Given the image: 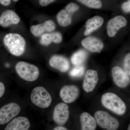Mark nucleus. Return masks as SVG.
<instances>
[{"mask_svg": "<svg viewBox=\"0 0 130 130\" xmlns=\"http://www.w3.org/2000/svg\"><path fill=\"white\" fill-rule=\"evenodd\" d=\"M121 8L123 11L125 12H130V0H128L126 2L124 3L122 5Z\"/></svg>", "mask_w": 130, "mask_h": 130, "instance_id": "nucleus-25", "label": "nucleus"}, {"mask_svg": "<svg viewBox=\"0 0 130 130\" xmlns=\"http://www.w3.org/2000/svg\"><path fill=\"white\" fill-rule=\"evenodd\" d=\"M3 41L4 46L12 55L19 56L24 53L26 42L24 38L20 34L8 33L5 35Z\"/></svg>", "mask_w": 130, "mask_h": 130, "instance_id": "nucleus-1", "label": "nucleus"}, {"mask_svg": "<svg viewBox=\"0 0 130 130\" xmlns=\"http://www.w3.org/2000/svg\"><path fill=\"white\" fill-rule=\"evenodd\" d=\"M13 1L17 2L19 0H13ZM11 0H0V3L3 6H7L10 5L11 3Z\"/></svg>", "mask_w": 130, "mask_h": 130, "instance_id": "nucleus-27", "label": "nucleus"}, {"mask_svg": "<svg viewBox=\"0 0 130 130\" xmlns=\"http://www.w3.org/2000/svg\"><path fill=\"white\" fill-rule=\"evenodd\" d=\"M30 98L34 105L43 108L48 107L52 101V97L50 93L42 86L36 87L32 90Z\"/></svg>", "mask_w": 130, "mask_h": 130, "instance_id": "nucleus-4", "label": "nucleus"}, {"mask_svg": "<svg viewBox=\"0 0 130 130\" xmlns=\"http://www.w3.org/2000/svg\"><path fill=\"white\" fill-rule=\"evenodd\" d=\"M5 88L4 84L0 82V98L2 97L5 93Z\"/></svg>", "mask_w": 130, "mask_h": 130, "instance_id": "nucleus-28", "label": "nucleus"}, {"mask_svg": "<svg viewBox=\"0 0 130 130\" xmlns=\"http://www.w3.org/2000/svg\"><path fill=\"white\" fill-rule=\"evenodd\" d=\"M70 115L69 107L65 103L61 102L56 105L54 109L53 119L55 123L63 125L68 120Z\"/></svg>", "mask_w": 130, "mask_h": 130, "instance_id": "nucleus-8", "label": "nucleus"}, {"mask_svg": "<svg viewBox=\"0 0 130 130\" xmlns=\"http://www.w3.org/2000/svg\"><path fill=\"white\" fill-rule=\"evenodd\" d=\"M124 72L129 76L130 74V54L128 53L126 56L124 60Z\"/></svg>", "mask_w": 130, "mask_h": 130, "instance_id": "nucleus-24", "label": "nucleus"}, {"mask_svg": "<svg viewBox=\"0 0 130 130\" xmlns=\"http://www.w3.org/2000/svg\"><path fill=\"white\" fill-rule=\"evenodd\" d=\"M99 81L97 72L95 70H89L86 72L83 83V88L87 93L92 92Z\"/></svg>", "mask_w": 130, "mask_h": 130, "instance_id": "nucleus-12", "label": "nucleus"}, {"mask_svg": "<svg viewBox=\"0 0 130 130\" xmlns=\"http://www.w3.org/2000/svg\"><path fill=\"white\" fill-rule=\"evenodd\" d=\"M127 21L124 16L119 15L114 17L108 21L107 24V33L108 36L112 37L116 35L121 28L127 25Z\"/></svg>", "mask_w": 130, "mask_h": 130, "instance_id": "nucleus-9", "label": "nucleus"}, {"mask_svg": "<svg viewBox=\"0 0 130 130\" xmlns=\"http://www.w3.org/2000/svg\"><path fill=\"white\" fill-rule=\"evenodd\" d=\"M128 130H130V125H129V126H128Z\"/></svg>", "mask_w": 130, "mask_h": 130, "instance_id": "nucleus-30", "label": "nucleus"}, {"mask_svg": "<svg viewBox=\"0 0 130 130\" xmlns=\"http://www.w3.org/2000/svg\"><path fill=\"white\" fill-rule=\"evenodd\" d=\"M104 22V20L101 16H96L89 19L86 23V29L84 35L87 36L90 35L101 27Z\"/></svg>", "mask_w": 130, "mask_h": 130, "instance_id": "nucleus-18", "label": "nucleus"}, {"mask_svg": "<svg viewBox=\"0 0 130 130\" xmlns=\"http://www.w3.org/2000/svg\"><path fill=\"white\" fill-rule=\"evenodd\" d=\"M94 118L100 127L107 130H116L119 126L118 121L105 111H97L95 113Z\"/></svg>", "mask_w": 130, "mask_h": 130, "instance_id": "nucleus-5", "label": "nucleus"}, {"mask_svg": "<svg viewBox=\"0 0 130 130\" xmlns=\"http://www.w3.org/2000/svg\"><path fill=\"white\" fill-rule=\"evenodd\" d=\"M112 75L114 82L118 87L124 88L130 83V76L119 66L114 67L112 70Z\"/></svg>", "mask_w": 130, "mask_h": 130, "instance_id": "nucleus-11", "label": "nucleus"}, {"mask_svg": "<svg viewBox=\"0 0 130 130\" xmlns=\"http://www.w3.org/2000/svg\"><path fill=\"white\" fill-rule=\"evenodd\" d=\"M79 90L76 85H67L63 86L60 92L61 98L66 103H71L77 99Z\"/></svg>", "mask_w": 130, "mask_h": 130, "instance_id": "nucleus-10", "label": "nucleus"}, {"mask_svg": "<svg viewBox=\"0 0 130 130\" xmlns=\"http://www.w3.org/2000/svg\"><path fill=\"white\" fill-rule=\"evenodd\" d=\"M55 0H39V4L42 7H45L48 6L54 2Z\"/></svg>", "mask_w": 130, "mask_h": 130, "instance_id": "nucleus-26", "label": "nucleus"}, {"mask_svg": "<svg viewBox=\"0 0 130 130\" xmlns=\"http://www.w3.org/2000/svg\"><path fill=\"white\" fill-rule=\"evenodd\" d=\"M101 103L103 106L107 109L118 115H123L126 112L125 103L115 93L109 92L103 95Z\"/></svg>", "mask_w": 130, "mask_h": 130, "instance_id": "nucleus-2", "label": "nucleus"}, {"mask_svg": "<svg viewBox=\"0 0 130 130\" xmlns=\"http://www.w3.org/2000/svg\"><path fill=\"white\" fill-rule=\"evenodd\" d=\"M54 130H68L66 128L61 126H58L55 128Z\"/></svg>", "mask_w": 130, "mask_h": 130, "instance_id": "nucleus-29", "label": "nucleus"}, {"mask_svg": "<svg viewBox=\"0 0 130 130\" xmlns=\"http://www.w3.org/2000/svg\"><path fill=\"white\" fill-rule=\"evenodd\" d=\"M87 54L84 50H79L74 53L71 58V62L75 66L81 65L86 60Z\"/></svg>", "mask_w": 130, "mask_h": 130, "instance_id": "nucleus-21", "label": "nucleus"}, {"mask_svg": "<svg viewBox=\"0 0 130 130\" xmlns=\"http://www.w3.org/2000/svg\"><path fill=\"white\" fill-rule=\"evenodd\" d=\"M20 21L19 15L12 10H6L0 16V26L3 28H7L10 26L17 24Z\"/></svg>", "mask_w": 130, "mask_h": 130, "instance_id": "nucleus-14", "label": "nucleus"}, {"mask_svg": "<svg viewBox=\"0 0 130 130\" xmlns=\"http://www.w3.org/2000/svg\"><path fill=\"white\" fill-rule=\"evenodd\" d=\"M15 70L22 79L29 82L36 80L40 74L39 69L36 66L25 61H19L17 63Z\"/></svg>", "mask_w": 130, "mask_h": 130, "instance_id": "nucleus-3", "label": "nucleus"}, {"mask_svg": "<svg viewBox=\"0 0 130 130\" xmlns=\"http://www.w3.org/2000/svg\"><path fill=\"white\" fill-rule=\"evenodd\" d=\"M56 25L51 20L46 21L42 23L32 25L30 28L31 32L36 37L41 36L44 32H51L55 30Z\"/></svg>", "mask_w": 130, "mask_h": 130, "instance_id": "nucleus-15", "label": "nucleus"}, {"mask_svg": "<svg viewBox=\"0 0 130 130\" xmlns=\"http://www.w3.org/2000/svg\"><path fill=\"white\" fill-rule=\"evenodd\" d=\"M82 130H95L97 123L94 118L87 112L83 113L80 116Z\"/></svg>", "mask_w": 130, "mask_h": 130, "instance_id": "nucleus-19", "label": "nucleus"}, {"mask_svg": "<svg viewBox=\"0 0 130 130\" xmlns=\"http://www.w3.org/2000/svg\"><path fill=\"white\" fill-rule=\"evenodd\" d=\"M63 36L61 33L59 32L45 33L42 35L40 42L42 45L47 46L51 43H59L62 42Z\"/></svg>", "mask_w": 130, "mask_h": 130, "instance_id": "nucleus-20", "label": "nucleus"}, {"mask_svg": "<svg viewBox=\"0 0 130 130\" xmlns=\"http://www.w3.org/2000/svg\"><path fill=\"white\" fill-rule=\"evenodd\" d=\"M30 127V123L28 119L20 116L10 121L4 130H28Z\"/></svg>", "mask_w": 130, "mask_h": 130, "instance_id": "nucleus-17", "label": "nucleus"}, {"mask_svg": "<svg viewBox=\"0 0 130 130\" xmlns=\"http://www.w3.org/2000/svg\"><path fill=\"white\" fill-rule=\"evenodd\" d=\"M79 9V7L74 3H70L67 5L64 9L60 10L56 15L59 24L62 27L70 25L72 21L73 14Z\"/></svg>", "mask_w": 130, "mask_h": 130, "instance_id": "nucleus-6", "label": "nucleus"}, {"mask_svg": "<svg viewBox=\"0 0 130 130\" xmlns=\"http://www.w3.org/2000/svg\"><path fill=\"white\" fill-rule=\"evenodd\" d=\"M49 63L51 67L61 72H67L70 69L69 61L67 59L61 55H55L52 56L50 59Z\"/></svg>", "mask_w": 130, "mask_h": 130, "instance_id": "nucleus-16", "label": "nucleus"}, {"mask_svg": "<svg viewBox=\"0 0 130 130\" xmlns=\"http://www.w3.org/2000/svg\"><path fill=\"white\" fill-rule=\"evenodd\" d=\"M85 68L82 65L76 66L70 71V75L73 77H79L84 73Z\"/></svg>", "mask_w": 130, "mask_h": 130, "instance_id": "nucleus-23", "label": "nucleus"}, {"mask_svg": "<svg viewBox=\"0 0 130 130\" xmlns=\"http://www.w3.org/2000/svg\"><path fill=\"white\" fill-rule=\"evenodd\" d=\"M86 6L93 9H100L102 6L101 0H77Z\"/></svg>", "mask_w": 130, "mask_h": 130, "instance_id": "nucleus-22", "label": "nucleus"}, {"mask_svg": "<svg viewBox=\"0 0 130 130\" xmlns=\"http://www.w3.org/2000/svg\"><path fill=\"white\" fill-rule=\"evenodd\" d=\"M21 108L15 103L5 105L0 108V125L7 124L19 113Z\"/></svg>", "mask_w": 130, "mask_h": 130, "instance_id": "nucleus-7", "label": "nucleus"}, {"mask_svg": "<svg viewBox=\"0 0 130 130\" xmlns=\"http://www.w3.org/2000/svg\"><path fill=\"white\" fill-rule=\"evenodd\" d=\"M81 44L86 50L93 53H101L104 47L102 41L93 37L84 38L81 41Z\"/></svg>", "mask_w": 130, "mask_h": 130, "instance_id": "nucleus-13", "label": "nucleus"}]
</instances>
